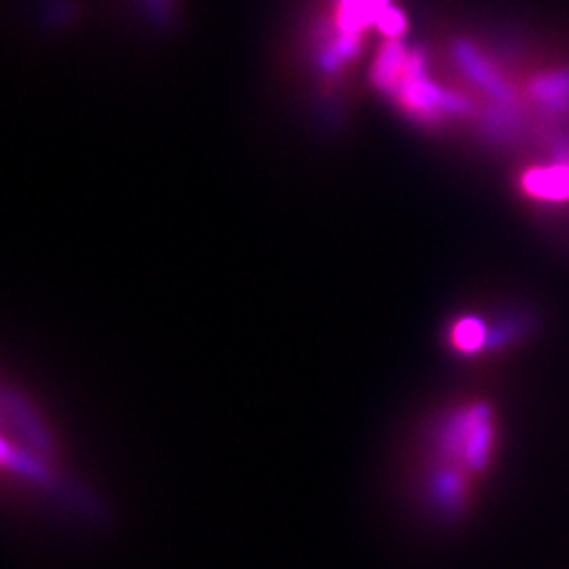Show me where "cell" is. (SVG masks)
<instances>
[{
  "label": "cell",
  "mask_w": 569,
  "mask_h": 569,
  "mask_svg": "<svg viewBox=\"0 0 569 569\" xmlns=\"http://www.w3.org/2000/svg\"><path fill=\"white\" fill-rule=\"evenodd\" d=\"M395 98L401 110L420 121H439L443 117H466L475 107L466 96H458L435 83L427 77L425 58L420 52H408L403 77L397 86Z\"/></svg>",
  "instance_id": "6da1fadb"
},
{
  "label": "cell",
  "mask_w": 569,
  "mask_h": 569,
  "mask_svg": "<svg viewBox=\"0 0 569 569\" xmlns=\"http://www.w3.org/2000/svg\"><path fill=\"white\" fill-rule=\"evenodd\" d=\"M441 449L449 458H458L470 470H485L493 449V418L489 406H470L443 422Z\"/></svg>",
  "instance_id": "7a4b0ae2"
},
{
  "label": "cell",
  "mask_w": 569,
  "mask_h": 569,
  "mask_svg": "<svg viewBox=\"0 0 569 569\" xmlns=\"http://www.w3.org/2000/svg\"><path fill=\"white\" fill-rule=\"evenodd\" d=\"M453 56L458 67L462 69V74H466L487 98H491L496 104H515L512 86L498 74L493 64L472 43L458 41L453 48Z\"/></svg>",
  "instance_id": "3957f363"
},
{
  "label": "cell",
  "mask_w": 569,
  "mask_h": 569,
  "mask_svg": "<svg viewBox=\"0 0 569 569\" xmlns=\"http://www.w3.org/2000/svg\"><path fill=\"white\" fill-rule=\"evenodd\" d=\"M522 190L543 202L569 200V159H558L548 167H533L522 176Z\"/></svg>",
  "instance_id": "277c9868"
},
{
  "label": "cell",
  "mask_w": 569,
  "mask_h": 569,
  "mask_svg": "<svg viewBox=\"0 0 569 569\" xmlns=\"http://www.w3.org/2000/svg\"><path fill=\"white\" fill-rule=\"evenodd\" d=\"M529 96L533 102L541 104L543 110L567 114L569 112V67L533 79L529 86Z\"/></svg>",
  "instance_id": "5b68a950"
},
{
  "label": "cell",
  "mask_w": 569,
  "mask_h": 569,
  "mask_svg": "<svg viewBox=\"0 0 569 569\" xmlns=\"http://www.w3.org/2000/svg\"><path fill=\"white\" fill-rule=\"evenodd\" d=\"M406 62H408V50L403 48V43L399 39H389L382 46L376 64H372V83H376L382 93L395 96L397 86L403 77Z\"/></svg>",
  "instance_id": "8992f818"
},
{
  "label": "cell",
  "mask_w": 569,
  "mask_h": 569,
  "mask_svg": "<svg viewBox=\"0 0 569 569\" xmlns=\"http://www.w3.org/2000/svg\"><path fill=\"white\" fill-rule=\"evenodd\" d=\"M389 0H342L337 14V31L359 36L368 24H378Z\"/></svg>",
  "instance_id": "52a82bcc"
},
{
  "label": "cell",
  "mask_w": 569,
  "mask_h": 569,
  "mask_svg": "<svg viewBox=\"0 0 569 569\" xmlns=\"http://www.w3.org/2000/svg\"><path fill=\"white\" fill-rule=\"evenodd\" d=\"M487 340H489V328L485 320H479V318L458 320V323L453 326V332H451L453 347L462 353L487 349Z\"/></svg>",
  "instance_id": "ba28073f"
},
{
  "label": "cell",
  "mask_w": 569,
  "mask_h": 569,
  "mask_svg": "<svg viewBox=\"0 0 569 569\" xmlns=\"http://www.w3.org/2000/svg\"><path fill=\"white\" fill-rule=\"evenodd\" d=\"M527 328V320L522 318H506V320H498V323L489 330V340H487V349H498L503 345H510L512 340H518V337L525 332Z\"/></svg>",
  "instance_id": "9c48e42d"
},
{
  "label": "cell",
  "mask_w": 569,
  "mask_h": 569,
  "mask_svg": "<svg viewBox=\"0 0 569 569\" xmlns=\"http://www.w3.org/2000/svg\"><path fill=\"white\" fill-rule=\"evenodd\" d=\"M378 29H380L385 36H389V39H399V36L403 33V29H406L403 14H401L399 10L387 8L385 14L378 20Z\"/></svg>",
  "instance_id": "30bf717a"
}]
</instances>
